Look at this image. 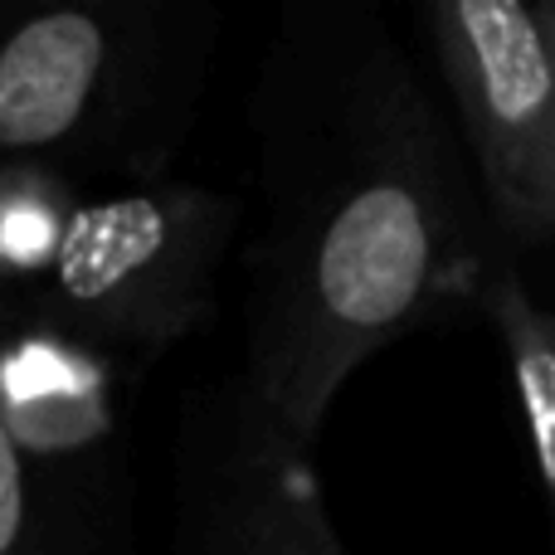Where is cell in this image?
I'll use <instances>...</instances> for the list:
<instances>
[{
  "label": "cell",
  "mask_w": 555,
  "mask_h": 555,
  "mask_svg": "<svg viewBox=\"0 0 555 555\" xmlns=\"http://www.w3.org/2000/svg\"><path fill=\"white\" fill-rule=\"evenodd\" d=\"M439 201L410 171H375L326 210L307 244L297 322L287 336L297 410L312 414L356 356L410 322L439 273Z\"/></svg>",
  "instance_id": "cell-1"
},
{
  "label": "cell",
  "mask_w": 555,
  "mask_h": 555,
  "mask_svg": "<svg viewBox=\"0 0 555 555\" xmlns=\"http://www.w3.org/2000/svg\"><path fill=\"white\" fill-rule=\"evenodd\" d=\"M439 25L492 205L512 234L537 240L555 210V64L541 15L521 0H459Z\"/></svg>",
  "instance_id": "cell-2"
},
{
  "label": "cell",
  "mask_w": 555,
  "mask_h": 555,
  "mask_svg": "<svg viewBox=\"0 0 555 555\" xmlns=\"http://www.w3.org/2000/svg\"><path fill=\"white\" fill-rule=\"evenodd\" d=\"M181 220L152 195L88 205L59 240V287L98 322H142L166 307V283L181 269Z\"/></svg>",
  "instance_id": "cell-3"
},
{
  "label": "cell",
  "mask_w": 555,
  "mask_h": 555,
  "mask_svg": "<svg viewBox=\"0 0 555 555\" xmlns=\"http://www.w3.org/2000/svg\"><path fill=\"white\" fill-rule=\"evenodd\" d=\"M103 68V25L88 10H44L0 39V146L39 152L74 132Z\"/></svg>",
  "instance_id": "cell-4"
},
{
  "label": "cell",
  "mask_w": 555,
  "mask_h": 555,
  "mask_svg": "<svg viewBox=\"0 0 555 555\" xmlns=\"http://www.w3.org/2000/svg\"><path fill=\"white\" fill-rule=\"evenodd\" d=\"M507 326H512V371H517L521 414H527L541 482L551 488L555 482V346H551L546 322H537L527 302L507 307Z\"/></svg>",
  "instance_id": "cell-5"
},
{
  "label": "cell",
  "mask_w": 555,
  "mask_h": 555,
  "mask_svg": "<svg viewBox=\"0 0 555 555\" xmlns=\"http://www.w3.org/2000/svg\"><path fill=\"white\" fill-rule=\"evenodd\" d=\"M20 521H25V473H20L15 434L0 420V555L20 541Z\"/></svg>",
  "instance_id": "cell-6"
},
{
  "label": "cell",
  "mask_w": 555,
  "mask_h": 555,
  "mask_svg": "<svg viewBox=\"0 0 555 555\" xmlns=\"http://www.w3.org/2000/svg\"><path fill=\"white\" fill-rule=\"evenodd\" d=\"M244 551L249 555H326L322 546H312V531L283 527V521H269V527L249 531V537H244Z\"/></svg>",
  "instance_id": "cell-7"
}]
</instances>
